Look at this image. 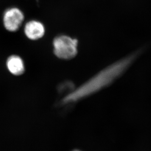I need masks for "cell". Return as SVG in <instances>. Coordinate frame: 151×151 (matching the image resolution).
Masks as SVG:
<instances>
[{
  "label": "cell",
  "mask_w": 151,
  "mask_h": 151,
  "mask_svg": "<svg viewBox=\"0 0 151 151\" xmlns=\"http://www.w3.org/2000/svg\"><path fill=\"white\" fill-rule=\"evenodd\" d=\"M139 52H135L101 70L84 84L67 94L62 103L73 104L94 94L108 87L129 68Z\"/></svg>",
  "instance_id": "cell-1"
},
{
  "label": "cell",
  "mask_w": 151,
  "mask_h": 151,
  "mask_svg": "<svg viewBox=\"0 0 151 151\" xmlns=\"http://www.w3.org/2000/svg\"><path fill=\"white\" fill-rule=\"evenodd\" d=\"M54 54L59 58L70 60L76 57L78 52V40L68 36L60 35L53 42Z\"/></svg>",
  "instance_id": "cell-2"
},
{
  "label": "cell",
  "mask_w": 151,
  "mask_h": 151,
  "mask_svg": "<svg viewBox=\"0 0 151 151\" xmlns=\"http://www.w3.org/2000/svg\"><path fill=\"white\" fill-rule=\"evenodd\" d=\"M24 19L23 12L17 7L8 9L3 16L4 27L9 32H16L21 27Z\"/></svg>",
  "instance_id": "cell-3"
},
{
  "label": "cell",
  "mask_w": 151,
  "mask_h": 151,
  "mask_svg": "<svg viewBox=\"0 0 151 151\" xmlns=\"http://www.w3.org/2000/svg\"><path fill=\"white\" fill-rule=\"evenodd\" d=\"M24 32L29 39L39 40L44 35L45 27L41 22L36 20H32L25 24Z\"/></svg>",
  "instance_id": "cell-4"
},
{
  "label": "cell",
  "mask_w": 151,
  "mask_h": 151,
  "mask_svg": "<svg viewBox=\"0 0 151 151\" xmlns=\"http://www.w3.org/2000/svg\"><path fill=\"white\" fill-rule=\"evenodd\" d=\"M7 70L14 76L21 75L24 73V62L23 59L18 55H13L9 57L6 61Z\"/></svg>",
  "instance_id": "cell-5"
},
{
  "label": "cell",
  "mask_w": 151,
  "mask_h": 151,
  "mask_svg": "<svg viewBox=\"0 0 151 151\" xmlns=\"http://www.w3.org/2000/svg\"><path fill=\"white\" fill-rule=\"evenodd\" d=\"M73 151H79V150H73Z\"/></svg>",
  "instance_id": "cell-6"
}]
</instances>
